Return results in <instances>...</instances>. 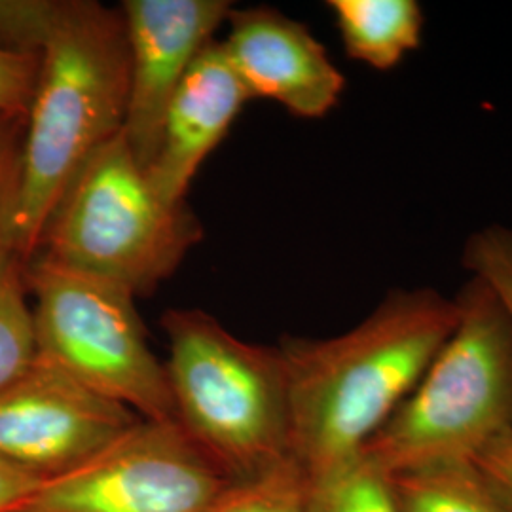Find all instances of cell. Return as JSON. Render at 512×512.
Instances as JSON below:
<instances>
[{
    "label": "cell",
    "instance_id": "6da1fadb",
    "mask_svg": "<svg viewBox=\"0 0 512 512\" xmlns=\"http://www.w3.org/2000/svg\"><path fill=\"white\" fill-rule=\"evenodd\" d=\"M456 296L397 289L365 321L327 340L285 338L291 458L308 482L357 458L458 325Z\"/></svg>",
    "mask_w": 512,
    "mask_h": 512
},
{
    "label": "cell",
    "instance_id": "ac0fdd59",
    "mask_svg": "<svg viewBox=\"0 0 512 512\" xmlns=\"http://www.w3.org/2000/svg\"><path fill=\"white\" fill-rule=\"evenodd\" d=\"M463 266L497 294L512 319V228L490 224L471 234L465 241Z\"/></svg>",
    "mask_w": 512,
    "mask_h": 512
},
{
    "label": "cell",
    "instance_id": "ba28073f",
    "mask_svg": "<svg viewBox=\"0 0 512 512\" xmlns=\"http://www.w3.org/2000/svg\"><path fill=\"white\" fill-rule=\"evenodd\" d=\"M139 420L128 406L37 359L0 393V458L48 482L90 461Z\"/></svg>",
    "mask_w": 512,
    "mask_h": 512
},
{
    "label": "cell",
    "instance_id": "ffe728a7",
    "mask_svg": "<svg viewBox=\"0 0 512 512\" xmlns=\"http://www.w3.org/2000/svg\"><path fill=\"white\" fill-rule=\"evenodd\" d=\"M469 463L512 512V429L482 446Z\"/></svg>",
    "mask_w": 512,
    "mask_h": 512
},
{
    "label": "cell",
    "instance_id": "52a82bcc",
    "mask_svg": "<svg viewBox=\"0 0 512 512\" xmlns=\"http://www.w3.org/2000/svg\"><path fill=\"white\" fill-rule=\"evenodd\" d=\"M228 482L177 421L139 420L12 512H207Z\"/></svg>",
    "mask_w": 512,
    "mask_h": 512
},
{
    "label": "cell",
    "instance_id": "3957f363",
    "mask_svg": "<svg viewBox=\"0 0 512 512\" xmlns=\"http://www.w3.org/2000/svg\"><path fill=\"white\" fill-rule=\"evenodd\" d=\"M456 302V329L420 384L361 450L387 476L469 463L512 429L511 315L475 275Z\"/></svg>",
    "mask_w": 512,
    "mask_h": 512
},
{
    "label": "cell",
    "instance_id": "8992f818",
    "mask_svg": "<svg viewBox=\"0 0 512 512\" xmlns=\"http://www.w3.org/2000/svg\"><path fill=\"white\" fill-rule=\"evenodd\" d=\"M37 359L139 418L177 421L167 368L148 346L128 289L42 258L25 264Z\"/></svg>",
    "mask_w": 512,
    "mask_h": 512
},
{
    "label": "cell",
    "instance_id": "7c38bea8",
    "mask_svg": "<svg viewBox=\"0 0 512 512\" xmlns=\"http://www.w3.org/2000/svg\"><path fill=\"white\" fill-rule=\"evenodd\" d=\"M346 54L376 71H391L418 50L423 8L416 0H330Z\"/></svg>",
    "mask_w": 512,
    "mask_h": 512
},
{
    "label": "cell",
    "instance_id": "7a4b0ae2",
    "mask_svg": "<svg viewBox=\"0 0 512 512\" xmlns=\"http://www.w3.org/2000/svg\"><path fill=\"white\" fill-rule=\"evenodd\" d=\"M38 78L27 112L25 188L16 258L37 255L67 188L124 128L129 52L120 8L93 0L44 2L35 35Z\"/></svg>",
    "mask_w": 512,
    "mask_h": 512
},
{
    "label": "cell",
    "instance_id": "44dd1931",
    "mask_svg": "<svg viewBox=\"0 0 512 512\" xmlns=\"http://www.w3.org/2000/svg\"><path fill=\"white\" fill-rule=\"evenodd\" d=\"M44 484L35 475L21 471L0 458V512H12Z\"/></svg>",
    "mask_w": 512,
    "mask_h": 512
},
{
    "label": "cell",
    "instance_id": "5bb4252c",
    "mask_svg": "<svg viewBox=\"0 0 512 512\" xmlns=\"http://www.w3.org/2000/svg\"><path fill=\"white\" fill-rule=\"evenodd\" d=\"M27 294L25 266L16 256L0 260V393L16 384L37 361Z\"/></svg>",
    "mask_w": 512,
    "mask_h": 512
},
{
    "label": "cell",
    "instance_id": "e0dca14e",
    "mask_svg": "<svg viewBox=\"0 0 512 512\" xmlns=\"http://www.w3.org/2000/svg\"><path fill=\"white\" fill-rule=\"evenodd\" d=\"M27 112L0 110V260L16 256L25 188Z\"/></svg>",
    "mask_w": 512,
    "mask_h": 512
},
{
    "label": "cell",
    "instance_id": "2e32d148",
    "mask_svg": "<svg viewBox=\"0 0 512 512\" xmlns=\"http://www.w3.org/2000/svg\"><path fill=\"white\" fill-rule=\"evenodd\" d=\"M207 512H308V478L289 459L262 475L228 482Z\"/></svg>",
    "mask_w": 512,
    "mask_h": 512
},
{
    "label": "cell",
    "instance_id": "8fae6325",
    "mask_svg": "<svg viewBox=\"0 0 512 512\" xmlns=\"http://www.w3.org/2000/svg\"><path fill=\"white\" fill-rule=\"evenodd\" d=\"M251 101L220 40L205 46L192 63L165 114L160 147L145 175L171 205L186 194L209 154L219 147L243 105Z\"/></svg>",
    "mask_w": 512,
    "mask_h": 512
},
{
    "label": "cell",
    "instance_id": "9a60e30c",
    "mask_svg": "<svg viewBox=\"0 0 512 512\" xmlns=\"http://www.w3.org/2000/svg\"><path fill=\"white\" fill-rule=\"evenodd\" d=\"M308 512H401L389 476L361 454L308 482Z\"/></svg>",
    "mask_w": 512,
    "mask_h": 512
},
{
    "label": "cell",
    "instance_id": "d6986e66",
    "mask_svg": "<svg viewBox=\"0 0 512 512\" xmlns=\"http://www.w3.org/2000/svg\"><path fill=\"white\" fill-rule=\"evenodd\" d=\"M37 78V52L0 48V110L29 112Z\"/></svg>",
    "mask_w": 512,
    "mask_h": 512
},
{
    "label": "cell",
    "instance_id": "9c48e42d",
    "mask_svg": "<svg viewBox=\"0 0 512 512\" xmlns=\"http://www.w3.org/2000/svg\"><path fill=\"white\" fill-rule=\"evenodd\" d=\"M234 4L228 0H126L128 105L122 135L147 171L162 139L165 114L192 63L215 40Z\"/></svg>",
    "mask_w": 512,
    "mask_h": 512
},
{
    "label": "cell",
    "instance_id": "30bf717a",
    "mask_svg": "<svg viewBox=\"0 0 512 512\" xmlns=\"http://www.w3.org/2000/svg\"><path fill=\"white\" fill-rule=\"evenodd\" d=\"M222 48L251 99H270L298 118L334 109L346 78L310 29L274 8H232Z\"/></svg>",
    "mask_w": 512,
    "mask_h": 512
},
{
    "label": "cell",
    "instance_id": "277c9868",
    "mask_svg": "<svg viewBox=\"0 0 512 512\" xmlns=\"http://www.w3.org/2000/svg\"><path fill=\"white\" fill-rule=\"evenodd\" d=\"M162 327L177 423L222 475L247 480L293 459L279 346L243 342L202 310H167Z\"/></svg>",
    "mask_w": 512,
    "mask_h": 512
},
{
    "label": "cell",
    "instance_id": "5b68a950",
    "mask_svg": "<svg viewBox=\"0 0 512 512\" xmlns=\"http://www.w3.org/2000/svg\"><path fill=\"white\" fill-rule=\"evenodd\" d=\"M203 239L188 202L165 203L122 131L76 175L46 224L35 258L150 296Z\"/></svg>",
    "mask_w": 512,
    "mask_h": 512
},
{
    "label": "cell",
    "instance_id": "4fadbf2b",
    "mask_svg": "<svg viewBox=\"0 0 512 512\" xmlns=\"http://www.w3.org/2000/svg\"><path fill=\"white\" fill-rule=\"evenodd\" d=\"M401 512H511L471 463H448L389 476Z\"/></svg>",
    "mask_w": 512,
    "mask_h": 512
}]
</instances>
